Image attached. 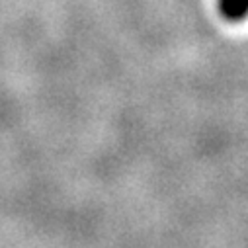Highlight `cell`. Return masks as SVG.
<instances>
[{"label":"cell","mask_w":248,"mask_h":248,"mask_svg":"<svg viewBox=\"0 0 248 248\" xmlns=\"http://www.w3.org/2000/svg\"><path fill=\"white\" fill-rule=\"evenodd\" d=\"M219 12L227 22H242L248 16V0H219Z\"/></svg>","instance_id":"1"}]
</instances>
